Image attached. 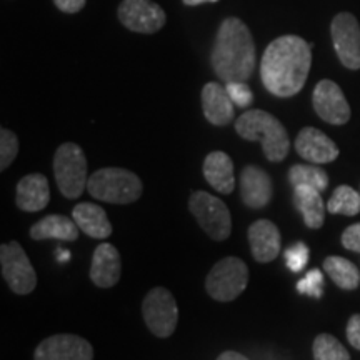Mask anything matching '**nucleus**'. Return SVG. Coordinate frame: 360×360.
Returning <instances> with one entry per match:
<instances>
[{
  "label": "nucleus",
  "mask_w": 360,
  "mask_h": 360,
  "mask_svg": "<svg viewBox=\"0 0 360 360\" xmlns=\"http://www.w3.org/2000/svg\"><path fill=\"white\" fill-rule=\"evenodd\" d=\"M312 65V45L299 35L272 40L260 60L264 87L276 97H294L304 89Z\"/></svg>",
  "instance_id": "1"
},
{
  "label": "nucleus",
  "mask_w": 360,
  "mask_h": 360,
  "mask_svg": "<svg viewBox=\"0 0 360 360\" xmlns=\"http://www.w3.org/2000/svg\"><path fill=\"white\" fill-rule=\"evenodd\" d=\"M215 75L222 82H247L257 64L255 42L250 29L237 17H227L220 24L210 53Z\"/></svg>",
  "instance_id": "2"
},
{
  "label": "nucleus",
  "mask_w": 360,
  "mask_h": 360,
  "mask_svg": "<svg viewBox=\"0 0 360 360\" xmlns=\"http://www.w3.org/2000/svg\"><path fill=\"white\" fill-rule=\"evenodd\" d=\"M236 130L244 141L262 143L264 155L270 162H282L289 155V134L281 120L260 109L247 110L236 120Z\"/></svg>",
  "instance_id": "3"
},
{
  "label": "nucleus",
  "mask_w": 360,
  "mask_h": 360,
  "mask_svg": "<svg viewBox=\"0 0 360 360\" xmlns=\"http://www.w3.org/2000/svg\"><path fill=\"white\" fill-rule=\"evenodd\" d=\"M87 191L94 199L107 204L127 205L142 197L143 184L132 170L119 167H105L96 170L89 177Z\"/></svg>",
  "instance_id": "4"
},
{
  "label": "nucleus",
  "mask_w": 360,
  "mask_h": 360,
  "mask_svg": "<svg viewBox=\"0 0 360 360\" xmlns=\"http://www.w3.org/2000/svg\"><path fill=\"white\" fill-rule=\"evenodd\" d=\"M87 159L82 147L74 142H65L53 155V177L57 187L65 199H79L87 188Z\"/></svg>",
  "instance_id": "5"
},
{
  "label": "nucleus",
  "mask_w": 360,
  "mask_h": 360,
  "mask_svg": "<svg viewBox=\"0 0 360 360\" xmlns=\"http://www.w3.org/2000/svg\"><path fill=\"white\" fill-rule=\"evenodd\" d=\"M249 267L242 259L225 257L210 269L205 278V290L217 302H232L247 289Z\"/></svg>",
  "instance_id": "6"
},
{
  "label": "nucleus",
  "mask_w": 360,
  "mask_h": 360,
  "mask_svg": "<svg viewBox=\"0 0 360 360\" xmlns=\"http://www.w3.org/2000/svg\"><path fill=\"white\" fill-rule=\"evenodd\" d=\"M191 210L202 231L212 240L222 242L229 238L232 232V217L229 207L219 197L204 191L193 192L188 199Z\"/></svg>",
  "instance_id": "7"
},
{
  "label": "nucleus",
  "mask_w": 360,
  "mask_h": 360,
  "mask_svg": "<svg viewBox=\"0 0 360 360\" xmlns=\"http://www.w3.org/2000/svg\"><path fill=\"white\" fill-rule=\"evenodd\" d=\"M142 315L148 330L159 339H167L179 323V307L172 292L165 287H154L142 302Z\"/></svg>",
  "instance_id": "8"
},
{
  "label": "nucleus",
  "mask_w": 360,
  "mask_h": 360,
  "mask_svg": "<svg viewBox=\"0 0 360 360\" xmlns=\"http://www.w3.org/2000/svg\"><path fill=\"white\" fill-rule=\"evenodd\" d=\"M2 277L8 289L17 295H27L37 287V274L19 242L12 240L0 247Z\"/></svg>",
  "instance_id": "9"
},
{
  "label": "nucleus",
  "mask_w": 360,
  "mask_h": 360,
  "mask_svg": "<svg viewBox=\"0 0 360 360\" xmlns=\"http://www.w3.org/2000/svg\"><path fill=\"white\" fill-rule=\"evenodd\" d=\"M330 34L340 64L349 70L360 69V24L354 13L340 12L332 19Z\"/></svg>",
  "instance_id": "10"
},
{
  "label": "nucleus",
  "mask_w": 360,
  "mask_h": 360,
  "mask_svg": "<svg viewBox=\"0 0 360 360\" xmlns=\"http://www.w3.org/2000/svg\"><path fill=\"white\" fill-rule=\"evenodd\" d=\"M117 17L125 29L137 34H155L167 22L165 11L154 0H122Z\"/></svg>",
  "instance_id": "11"
},
{
  "label": "nucleus",
  "mask_w": 360,
  "mask_h": 360,
  "mask_svg": "<svg viewBox=\"0 0 360 360\" xmlns=\"http://www.w3.org/2000/svg\"><path fill=\"white\" fill-rule=\"evenodd\" d=\"M314 110L323 122L344 125L350 120V105L342 89L334 80L323 79L315 85L312 94Z\"/></svg>",
  "instance_id": "12"
},
{
  "label": "nucleus",
  "mask_w": 360,
  "mask_h": 360,
  "mask_svg": "<svg viewBox=\"0 0 360 360\" xmlns=\"http://www.w3.org/2000/svg\"><path fill=\"white\" fill-rule=\"evenodd\" d=\"M34 360H94V347L80 335L57 334L40 342Z\"/></svg>",
  "instance_id": "13"
},
{
  "label": "nucleus",
  "mask_w": 360,
  "mask_h": 360,
  "mask_svg": "<svg viewBox=\"0 0 360 360\" xmlns=\"http://www.w3.org/2000/svg\"><path fill=\"white\" fill-rule=\"evenodd\" d=\"M295 150L304 160L312 164H328L339 157V147L322 130L304 127L295 139Z\"/></svg>",
  "instance_id": "14"
},
{
  "label": "nucleus",
  "mask_w": 360,
  "mask_h": 360,
  "mask_svg": "<svg viewBox=\"0 0 360 360\" xmlns=\"http://www.w3.org/2000/svg\"><path fill=\"white\" fill-rule=\"evenodd\" d=\"M274 186L270 175L257 165H247L240 174V197L249 209H264L270 204Z\"/></svg>",
  "instance_id": "15"
},
{
  "label": "nucleus",
  "mask_w": 360,
  "mask_h": 360,
  "mask_svg": "<svg viewBox=\"0 0 360 360\" xmlns=\"http://www.w3.org/2000/svg\"><path fill=\"white\" fill-rule=\"evenodd\" d=\"M247 237H249L252 257L257 262L269 264L276 260L277 255L281 254V232H278L277 225L270 222V220H255L249 227Z\"/></svg>",
  "instance_id": "16"
},
{
  "label": "nucleus",
  "mask_w": 360,
  "mask_h": 360,
  "mask_svg": "<svg viewBox=\"0 0 360 360\" xmlns=\"http://www.w3.org/2000/svg\"><path fill=\"white\" fill-rule=\"evenodd\" d=\"M122 259L119 250L112 244H101L94 250L90 264V281L101 289H110L120 281Z\"/></svg>",
  "instance_id": "17"
},
{
  "label": "nucleus",
  "mask_w": 360,
  "mask_h": 360,
  "mask_svg": "<svg viewBox=\"0 0 360 360\" xmlns=\"http://www.w3.org/2000/svg\"><path fill=\"white\" fill-rule=\"evenodd\" d=\"M236 103L232 102L227 89L217 82H209L202 89V110L205 119L217 127H225L233 120Z\"/></svg>",
  "instance_id": "18"
},
{
  "label": "nucleus",
  "mask_w": 360,
  "mask_h": 360,
  "mask_svg": "<svg viewBox=\"0 0 360 360\" xmlns=\"http://www.w3.org/2000/svg\"><path fill=\"white\" fill-rule=\"evenodd\" d=\"M51 202L49 180L44 174H29L17 184L15 204L24 212H39Z\"/></svg>",
  "instance_id": "19"
},
{
  "label": "nucleus",
  "mask_w": 360,
  "mask_h": 360,
  "mask_svg": "<svg viewBox=\"0 0 360 360\" xmlns=\"http://www.w3.org/2000/svg\"><path fill=\"white\" fill-rule=\"evenodd\" d=\"M204 177L209 186L224 195L232 193L236 187L233 177V162L229 154L222 150H214L204 160Z\"/></svg>",
  "instance_id": "20"
},
{
  "label": "nucleus",
  "mask_w": 360,
  "mask_h": 360,
  "mask_svg": "<svg viewBox=\"0 0 360 360\" xmlns=\"http://www.w3.org/2000/svg\"><path fill=\"white\" fill-rule=\"evenodd\" d=\"M72 217L79 225L80 232L92 238H98V240L110 237L114 231L107 212L97 204H90V202L77 204L72 210Z\"/></svg>",
  "instance_id": "21"
},
{
  "label": "nucleus",
  "mask_w": 360,
  "mask_h": 360,
  "mask_svg": "<svg viewBox=\"0 0 360 360\" xmlns=\"http://www.w3.org/2000/svg\"><path fill=\"white\" fill-rule=\"evenodd\" d=\"M79 232L80 229L74 219L65 217V215L51 214L30 227V238L37 242L49 240V238H57V240L62 242H75L79 238Z\"/></svg>",
  "instance_id": "22"
},
{
  "label": "nucleus",
  "mask_w": 360,
  "mask_h": 360,
  "mask_svg": "<svg viewBox=\"0 0 360 360\" xmlns=\"http://www.w3.org/2000/svg\"><path fill=\"white\" fill-rule=\"evenodd\" d=\"M294 205L299 210V214L302 215L304 224L309 229L317 231V229L322 227L327 210L326 202L322 199V192L307 186L294 187Z\"/></svg>",
  "instance_id": "23"
},
{
  "label": "nucleus",
  "mask_w": 360,
  "mask_h": 360,
  "mask_svg": "<svg viewBox=\"0 0 360 360\" xmlns=\"http://www.w3.org/2000/svg\"><path fill=\"white\" fill-rule=\"evenodd\" d=\"M323 270L339 289L355 290L359 287L360 272L347 259L339 257V255H330V257L323 260Z\"/></svg>",
  "instance_id": "24"
},
{
  "label": "nucleus",
  "mask_w": 360,
  "mask_h": 360,
  "mask_svg": "<svg viewBox=\"0 0 360 360\" xmlns=\"http://www.w3.org/2000/svg\"><path fill=\"white\" fill-rule=\"evenodd\" d=\"M289 180L292 187L307 186L317 188L319 192H323L328 187V175L323 169L317 165H304L297 164L292 165L289 170Z\"/></svg>",
  "instance_id": "25"
},
{
  "label": "nucleus",
  "mask_w": 360,
  "mask_h": 360,
  "mask_svg": "<svg viewBox=\"0 0 360 360\" xmlns=\"http://www.w3.org/2000/svg\"><path fill=\"white\" fill-rule=\"evenodd\" d=\"M327 210L334 215H354L360 214V193L349 186H339L327 202Z\"/></svg>",
  "instance_id": "26"
},
{
  "label": "nucleus",
  "mask_w": 360,
  "mask_h": 360,
  "mask_svg": "<svg viewBox=\"0 0 360 360\" xmlns=\"http://www.w3.org/2000/svg\"><path fill=\"white\" fill-rule=\"evenodd\" d=\"M312 354L314 360H350L349 350L337 337L330 334H319L315 337Z\"/></svg>",
  "instance_id": "27"
},
{
  "label": "nucleus",
  "mask_w": 360,
  "mask_h": 360,
  "mask_svg": "<svg viewBox=\"0 0 360 360\" xmlns=\"http://www.w3.org/2000/svg\"><path fill=\"white\" fill-rule=\"evenodd\" d=\"M19 154V139L6 127L0 129V170H7L8 165Z\"/></svg>",
  "instance_id": "28"
},
{
  "label": "nucleus",
  "mask_w": 360,
  "mask_h": 360,
  "mask_svg": "<svg viewBox=\"0 0 360 360\" xmlns=\"http://www.w3.org/2000/svg\"><path fill=\"white\" fill-rule=\"evenodd\" d=\"M297 290L300 294L321 299L323 294V274L319 269L309 270L302 281H299V283H297Z\"/></svg>",
  "instance_id": "29"
},
{
  "label": "nucleus",
  "mask_w": 360,
  "mask_h": 360,
  "mask_svg": "<svg viewBox=\"0 0 360 360\" xmlns=\"http://www.w3.org/2000/svg\"><path fill=\"white\" fill-rule=\"evenodd\" d=\"M309 262V249L302 242H297L295 245L285 250V265L292 272H300Z\"/></svg>",
  "instance_id": "30"
},
{
  "label": "nucleus",
  "mask_w": 360,
  "mask_h": 360,
  "mask_svg": "<svg viewBox=\"0 0 360 360\" xmlns=\"http://www.w3.org/2000/svg\"><path fill=\"white\" fill-rule=\"evenodd\" d=\"M225 89H227L229 96H231L232 102L236 103L237 107H249L252 101H254V96H252V90L245 82H229L225 84Z\"/></svg>",
  "instance_id": "31"
},
{
  "label": "nucleus",
  "mask_w": 360,
  "mask_h": 360,
  "mask_svg": "<svg viewBox=\"0 0 360 360\" xmlns=\"http://www.w3.org/2000/svg\"><path fill=\"white\" fill-rule=\"evenodd\" d=\"M342 245L350 252L360 254V222L350 225L342 233Z\"/></svg>",
  "instance_id": "32"
},
{
  "label": "nucleus",
  "mask_w": 360,
  "mask_h": 360,
  "mask_svg": "<svg viewBox=\"0 0 360 360\" xmlns=\"http://www.w3.org/2000/svg\"><path fill=\"white\" fill-rule=\"evenodd\" d=\"M345 334H347L349 344L352 345L355 350H360V314H354L352 317L349 319Z\"/></svg>",
  "instance_id": "33"
},
{
  "label": "nucleus",
  "mask_w": 360,
  "mask_h": 360,
  "mask_svg": "<svg viewBox=\"0 0 360 360\" xmlns=\"http://www.w3.org/2000/svg\"><path fill=\"white\" fill-rule=\"evenodd\" d=\"M87 0H53L56 7L64 13H77L85 7Z\"/></svg>",
  "instance_id": "34"
},
{
  "label": "nucleus",
  "mask_w": 360,
  "mask_h": 360,
  "mask_svg": "<svg viewBox=\"0 0 360 360\" xmlns=\"http://www.w3.org/2000/svg\"><path fill=\"white\" fill-rule=\"evenodd\" d=\"M217 360H249L245 355H242L240 352H236V350H225L217 357Z\"/></svg>",
  "instance_id": "35"
},
{
  "label": "nucleus",
  "mask_w": 360,
  "mask_h": 360,
  "mask_svg": "<svg viewBox=\"0 0 360 360\" xmlns=\"http://www.w3.org/2000/svg\"><path fill=\"white\" fill-rule=\"evenodd\" d=\"M184 4L188 7H195V6H202V4H215L219 0H182Z\"/></svg>",
  "instance_id": "36"
}]
</instances>
